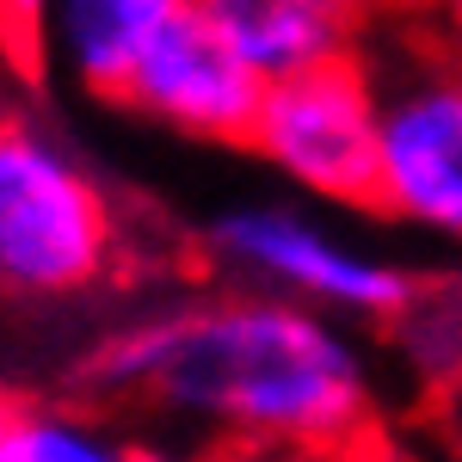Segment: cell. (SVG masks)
<instances>
[{"label": "cell", "instance_id": "cell-12", "mask_svg": "<svg viewBox=\"0 0 462 462\" xmlns=\"http://www.w3.org/2000/svg\"><path fill=\"white\" fill-rule=\"evenodd\" d=\"M204 462H352V450H247V444H228Z\"/></svg>", "mask_w": 462, "mask_h": 462}, {"label": "cell", "instance_id": "cell-7", "mask_svg": "<svg viewBox=\"0 0 462 462\" xmlns=\"http://www.w3.org/2000/svg\"><path fill=\"white\" fill-rule=\"evenodd\" d=\"M191 13L265 87L364 56V25H370L357 0H191Z\"/></svg>", "mask_w": 462, "mask_h": 462}, {"label": "cell", "instance_id": "cell-13", "mask_svg": "<svg viewBox=\"0 0 462 462\" xmlns=\"http://www.w3.org/2000/svg\"><path fill=\"white\" fill-rule=\"evenodd\" d=\"M426 13H431V32L462 56V0H426Z\"/></svg>", "mask_w": 462, "mask_h": 462}, {"label": "cell", "instance_id": "cell-1", "mask_svg": "<svg viewBox=\"0 0 462 462\" xmlns=\"http://www.w3.org/2000/svg\"><path fill=\"white\" fill-rule=\"evenodd\" d=\"M93 401H143L247 450H357L376 383L352 320L265 290L136 309L80 357Z\"/></svg>", "mask_w": 462, "mask_h": 462}, {"label": "cell", "instance_id": "cell-10", "mask_svg": "<svg viewBox=\"0 0 462 462\" xmlns=\"http://www.w3.org/2000/svg\"><path fill=\"white\" fill-rule=\"evenodd\" d=\"M389 327L413 370L431 383H462V278H420L413 302Z\"/></svg>", "mask_w": 462, "mask_h": 462}, {"label": "cell", "instance_id": "cell-15", "mask_svg": "<svg viewBox=\"0 0 462 462\" xmlns=\"http://www.w3.org/2000/svg\"><path fill=\"white\" fill-rule=\"evenodd\" d=\"M13 401H19V394H13V383H6V370H0V420L13 413Z\"/></svg>", "mask_w": 462, "mask_h": 462}, {"label": "cell", "instance_id": "cell-5", "mask_svg": "<svg viewBox=\"0 0 462 462\" xmlns=\"http://www.w3.org/2000/svg\"><path fill=\"white\" fill-rule=\"evenodd\" d=\"M247 148L320 210H376V80L364 56L272 80Z\"/></svg>", "mask_w": 462, "mask_h": 462}, {"label": "cell", "instance_id": "cell-4", "mask_svg": "<svg viewBox=\"0 0 462 462\" xmlns=\"http://www.w3.org/2000/svg\"><path fill=\"white\" fill-rule=\"evenodd\" d=\"M364 62L376 80V216L462 247V56L431 32Z\"/></svg>", "mask_w": 462, "mask_h": 462}, {"label": "cell", "instance_id": "cell-11", "mask_svg": "<svg viewBox=\"0 0 462 462\" xmlns=\"http://www.w3.org/2000/svg\"><path fill=\"white\" fill-rule=\"evenodd\" d=\"M43 37H50V0H0V43L19 62H37Z\"/></svg>", "mask_w": 462, "mask_h": 462}, {"label": "cell", "instance_id": "cell-14", "mask_svg": "<svg viewBox=\"0 0 462 462\" xmlns=\"http://www.w3.org/2000/svg\"><path fill=\"white\" fill-rule=\"evenodd\" d=\"M364 13H407V6H426V0H357Z\"/></svg>", "mask_w": 462, "mask_h": 462}, {"label": "cell", "instance_id": "cell-8", "mask_svg": "<svg viewBox=\"0 0 462 462\" xmlns=\"http://www.w3.org/2000/svg\"><path fill=\"white\" fill-rule=\"evenodd\" d=\"M179 13H191V0H50L43 62L69 74L80 93L117 99L143 62V50Z\"/></svg>", "mask_w": 462, "mask_h": 462}, {"label": "cell", "instance_id": "cell-2", "mask_svg": "<svg viewBox=\"0 0 462 462\" xmlns=\"http://www.w3.org/2000/svg\"><path fill=\"white\" fill-rule=\"evenodd\" d=\"M124 259V228L93 161L43 117L0 111V296L80 302Z\"/></svg>", "mask_w": 462, "mask_h": 462}, {"label": "cell", "instance_id": "cell-3", "mask_svg": "<svg viewBox=\"0 0 462 462\" xmlns=\"http://www.w3.org/2000/svg\"><path fill=\"white\" fill-rule=\"evenodd\" d=\"M204 253L235 290L290 296L339 320H394L420 290V278L401 259L364 247L333 216L284 198L222 204L204 222Z\"/></svg>", "mask_w": 462, "mask_h": 462}, {"label": "cell", "instance_id": "cell-6", "mask_svg": "<svg viewBox=\"0 0 462 462\" xmlns=\"http://www.w3.org/2000/svg\"><path fill=\"white\" fill-rule=\"evenodd\" d=\"M259 99H265V80L198 13H179L143 50L136 74L117 93V106H130L136 117L173 130L185 143H216V148H235V143L247 148Z\"/></svg>", "mask_w": 462, "mask_h": 462}, {"label": "cell", "instance_id": "cell-9", "mask_svg": "<svg viewBox=\"0 0 462 462\" xmlns=\"http://www.w3.org/2000/svg\"><path fill=\"white\" fill-rule=\"evenodd\" d=\"M0 462H148V444L124 438L99 407L25 394L0 420Z\"/></svg>", "mask_w": 462, "mask_h": 462}]
</instances>
